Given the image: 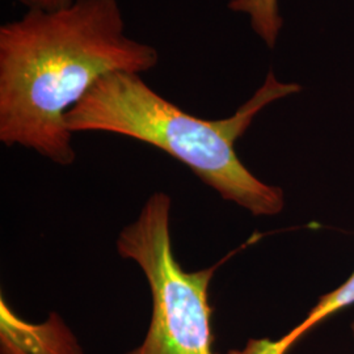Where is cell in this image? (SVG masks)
I'll list each match as a JSON object with an SVG mask.
<instances>
[{"instance_id": "1", "label": "cell", "mask_w": 354, "mask_h": 354, "mask_svg": "<svg viewBox=\"0 0 354 354\" xmlns=\"http://www.w3.org/2000/svg\"><path fill=\"white\" fill-rule=\"evenodd\" d=\"M159 53L129 37L118 0H75L0 26V140L59 165L76 153L67 114L104 76L142 75Z\"/></svg>"}, {"instance_id": "2", "label": "cell", "mask_w": 354, "mask_h": 354, "mask_svg": "<svg viewBox=\"0 0 354 354\" xmlns=\"http://www.w3.org/2000/svg\"><path fill=\"white\" fill-rule=\"evenodd\" d=\"M302 91L269 71L261 87L227 118L203 120L168 102L138 74L104 76L67 114L71 133L102 131L140 140L187 165L223 200L253 215L279 214L283 193L253 176L235 151L266 106Z\"/></svg>"}, {"instance_id": "3", "label": "cell", "mask_w": 354, "mask_h": 354, "mask_svg": "<svg viewBox=\"0 0 354 354\" xmlns=\"http://www.w3.org/2000/svg\"><path fill=\"white\" fill-rule=\"evenodd\" d=\"M171 198L155 192L117 239L121 257L137 263L149 282L152 311L146 337L127 354H216L209 286L218 266L184 270L171 238Z\"/></svg>"}, {"instance_id": "4", "label": "cell", "mask_w": 354, "mask_h": 354, "mask_svg": "<svg viewBox=\"0 0 354 354\" xmlns=\"http://www.w3.org/2000/svg\"><path fill=\"white\" fill-rule=\"evenodd\" d=\"M0 354H84L64 319L51 313L42 323L19 317L0 299Z\"/></svg>"}, {"instance_id": "5", "label": "cell", "mask_w": 354, "mask_h": 354, "mask_svg": "<svg viewBox=\"0 0 354 354\" xmlns=\"http://www.w3.org/2000/svg\"><path fill=\"white\" fill-rule=\"evenodd\" d=\"M352 304H354V272L340 288L322 297L304 322L282 339L277 342L268 339L250 340L243 351H232L230 354H286L304 333L314 328L320 322Z\"/></svg>"}, {"instance_id": "6", "label": "cell", "mask_w": 354, "mask_h": 354, "mask_svg": "<svg viewBox=\"0 0 354 354\" xmlns=\"http://www.w3.org/2000/svg\"><path fill=\"white\" fill-rule=\"evenodd\" d=\"M231 12L243 13L250 17L253 32L266 42L269 49L277 44L283 26L279 12V0H230Z\"/></svg>"}, {"instance_id": "7", "label": "cell", "mask_w": 354, "mask_h": 354, "mask_svg": "<svg viewBox=\"0 0 354 354\" xmlns=\"http://www.w3.org/2000/svg\"><path fill=\"white\" fill-rule=\"evenodd\" d=\"M15 1L26 7V11H30V10L57 11L70 6L75 0H15Z\"/></svg>"}, {"instance_id": "8", "label": "cell", "mask_w": 354, "mask_h": 354, "mask_svg": "<svg viewBox=\"0 0 354 354\" xmlns=\"http://www.w3.org/2000/svg\"><path fill=\"white\" fill-rule=\"evenodd\" d=\"M353 335H354V323H353Z\"/></svg>"}]
</instances>
